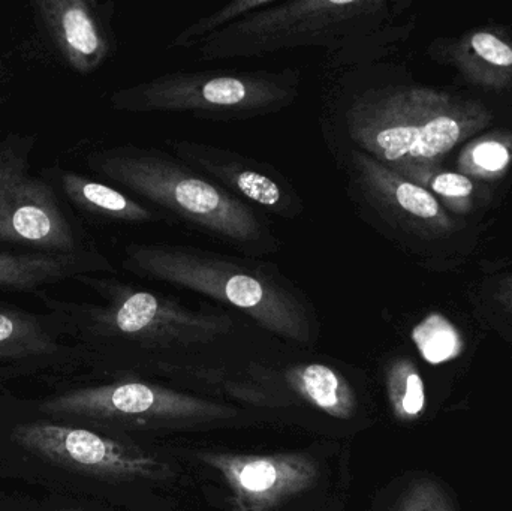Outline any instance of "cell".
Returning a JSON list of instances; mask_svg holds the SVG:
<instances>
[{
    "label": "cell",
    "instance_id": "1",
    "mask_svg": "<svg viewBox=\"0 0 512 511\" xmlns=\"http://www.w3.org/2000/svg\"><path fill=\"white\" fill-rule=\"evenodd\" d=\"M336 66L319 111L325 147L366 153L418 185L499 123L483 99L415 83L375 60Z\"/></svg>",
    "mask_w": 512,
    "mask_h": 511
},
{
    "label": "cell",
    "instance_id": "2",
    "mask_svg": "<svg viewBox=\"0 0 512 511\" xmlns=\"http://www.w3.org/2000/svg\"><path fill=\"white\" fill-rule=\"evenodd\" d=\"M90 171L155 209L168 224L203 234L246 257L282 248L259 210L158 147L119 144L86 156Z\"/></svg>",
    "mask_w": 512,
    "mask_h": 511
},
{
    "label": "cell",
    "instance_id": "3",
    "mask_svg": "<svg viewBox=\"0 0 512 511\" xmlns=\"http://www.w3.org/2000/svg\"><path fill=\"white\" fill-rule=\"evenodd\" d=\"M122 267L137 278L230 306L286 341L309 345L315 338L309 299L270 261L177 243L134 242L123 248Z\"/></svg>",
    "mask_w": 512,
    "mask_h": 511
},
{
    "label": "cell",
    "instance_id": "4",
    "mask_svg": "<svg viewBox=\"0 0 512 511\" xmlns=\"http://www.w3.org/2000/svg\"><path fill=\"white\" fill-rule=\"evenodd\" d=\"M358 218L429 272L448 273L471 261L483 227L457 215L432 192L349 147H327Z\"/></svg>",
    "mask_w": 512,
    "mask_h": 511
},
{
    "label": "cell",
    "instance_id": "5",
    "mask_svg": "<svg viewBox=\"0 0 512 511\" xmlns=\"http://www.w3.org/2000/svg\"><path fill=\"white\" fill-rule=\"evenodd\" d=\"M402 3L390 0H288L256 11L210 36L197 48L200 62L249 59L295 48H325L334 65L366 62V54L405 38Z\"/></svg>",
    "mask_w": 512,
    "mask_h": 511
},
{
    "label": "cell",
    "instance_id": "6",
    "mask_svg": "<svg viewBox=\"0 0 512 511\" xmlns=\"http://www.w3.org/2000/svg\"><path fill=\"white\" fill-rule=\"evenodd\" d=\"M75 282L95 291L104 303L69 302L45 290L35 296L50 309L60 329L68 327L92 341L176 350L213 344L234 330L233 317L227 312L191 309L173 297L113 275L81 276Z\"/></svg>",
    "mask_w": 512,
    "mask_h": 511
},
{
    "label": "cell",
    "instance_id": "7",
    "mask_svg": "<svg viewBox=\"0 0 512 511\" xmlns=\"http://www.w3.org/2000/svg\"><path fill=\"white\" fill-rule=\"evenodd\" d=\"M300 87L295 69L174 71L116 90L110 105L122 113H180L236 122L286 110L297 101Z\"/></svg>",
    "mask_w": 512,
    "mask_h": 511
},
{
    "label": "cell",
    "instance_id": "8",
    "mask_svg": "<svg viewBox=\"0 0 512 511\" xmlns=\"http://www.w3.org/2000/svg\"><path fill=\"white\" fill-rule=\"evenodd\" d=\"M35 134L0 138V251L95 254V239L63 204L47 177L32 173Z\"/></svg>",
    "mask_w": 512,
    "mask_h": 511
},
{
    "label": "cell",
    "instance_id": "9",
    "mask_svg": "<svg viewBox=\"0 0 512 511\" xmlns=\"http://www.w3.org/2000/svg\"><path fill=\"white\" fill-rule=\"evenodd\" d=\"M45 416L87 420L120 428H183L237 416L236 408L146 383L83 387L39 405Z\"/></svg>",
    "mask_w": 512,
    "mask_h": 511
},
{
    "label": "cell",
    "instance_id": "10",
    "mask_svg": "<svg viewBox=\"0 0 512 511\" xmlns=\"http://www.w3.org/2000/svg\"><path fill=\"white\" fill-rule=\"evenodd\" d=\"M12 441L42 461L102 480H152L174 476L167 462L134 444L60 423L33 422L12 429Z\"/></svg>",
    "mask_w": 512,
    "mask_h": 511
},
{
    "label": "cell",
    "instance_id": "11",
    "mask_svg": "<svg viewBox=\"0 0 512 511\" xmlns=\"http://www.w3.org/2000/svg\"><path fill=\"white\" fill-rule=\"evenodd\" d=\"M167 143L180 161L255 209L285 221H297L306 212L300 192L273 165L215 144L186 138Z\"/></svg>",
    "mask_w": 512,
    "mask_h": 511
},
{
    "label": "cell",
    "instance_id": "12",
    "mask_svg": "<svg viewBox=\"0 0 512 511\" xmlns=\"http://www.w3.org/2000/svg\"><path fill=\"white\" fill-rule=\"evenodd\" d=\"M197 456L224 477L236 511H273L310 491L321 477L318 461L306 453L251 456L198 452Z\"/></svg>",
    "mask_w": 512,
    "mask_h": 511
},
{
    "label": "cell",
    "instance_id": "13",
    "mask_svg": "<svg viewBox=\"0 0 512 511\" xmlns=\"http://www.w3.org/2000/svg\"><path fill=\"white\" fill-rule=\"evenodd\" d=\"M30 8L51 50L78 75L95 74L114 53L113 2L35 0Z\"/></svg>",
    "mask_w": 512,
    "mask_h": 511
},
{
    "label": "cell",
    "instance_id": "14",
    "mask_svg": "<svg viewBox=\"0 0 512 511\" xmlns=\"http://www.w3.org/2000/svg\"><path fill=\"white\" fill-rule=\"evenodd\" d=\"M429 51L472 86L492 92L512 89V39L501 30L475 27L457 38L438 39Z\"/></svg>",
    "mask_w": 512,
    "mask_h": 511
},
{
    "label": "cell",
    "instance_id": "15",
    "mask_svg": "<svg viewBox=\"0 0 512 511\" xmlns=\"http://www.w3.org/2000/svg\"><path fill=\"white\" fill-rule=\"evenodd\" d=\"M114 273L116 267L102 251L74 255L0 251V293L36 294L81 276Z\"/></svg>",
    "mask_w": 512,
    "mask_h": 511
},
{
    "label": "cell",
    "instance_id": "16",
    "mask_svg": "<svg viewBox=\"0 0 512 511\" xmlns=\"http://www.w3.org/2000/svg\"><path fill=\"white\" fill-rule=\"evenodd\" d=\"M45 177L62 191L63 197L80 212L98 219L123 225H149L167 222L161 213L156 212L137 198L126 194L122 189L108 183L90 179L75 171H45Z\"/></svg>",
    "mask_w": 512,
    "mask_h": 511
},
{
    "label": "cell",
    "instance_id": "17",
    "mask_svg": "<svg viewBox=\"0 0 512 511\" xmlns=\"http://www.w3.org/2000/svg\"><path fill=\"white\" fill-rule=\"evenodd\" d=\"M59 330L51 314L42 317L17 306L0 305V362L56 356L62 351Z\"/></svg>",
    "mask_w": 512,
    "mask_h": 511
},
{
    "label": "cell",
    "instance_id": "18",
    "mask_svg": "<svg viewBox=\"0 0 512 511\" xmlns=\"http://www.w3.org/2000/svg\"><path fill=\"white\" fill-rule=\"evenodd\" d=\"M286 383L307 404L334 419L349 420L357 413L355 390L331 366L322 363L294 366L286 371Z\"/></svg>",
    "mask_w": 512,
    "mask_h": 511
},
{
    "label": "cell",
    "instance_id": "19",
    "mask_svg": "<svg viewBox=\"0 0 512 511\" xmlns=\"http://www.w3.org/2000/svg\"><path fill=\"white\" fill-rule=\"evenodd\" d=\"M460 153L459 173L481 183L501 180L512 164V132L492 131L469 141Z\"/></svg>",
    "mask_w": 512,
    "mask_h": 511
},
{
    "label": "cell",
    "instance_id": "20",
    "mask_svg": "<svg viewBox=\"0 0 512 511\" xmlns=\"http://www.w3.org/2000/svg\"><path fill=\"white\" fill-rule=\"evenodd\" d=\"M420 186L432 192L445 207L457 215L477 218L480 206L490 207L492 189L459 171L444 168L424 180Z\"/></svg>",
    "mask_w": 512,
    "mask_h": 511
},
{
    "label": "cell",
    "instance_id": "21",
    "mask_svg": "<svg viewBox=\"0 0 512 511\" xmlns=\"http://www.w3.org/2000/svg\"><path fill=\"white\" fill-rule=\"evenodd\" d=\"M277 0H233L225 3L221 8L204 17L198 18L194 23L189 24L185 29L180 30L173 39H171L168 48L170 50H191L198 48L210 36L216 35L221 30L227 29L231 24L256 11L268 8L274 5Z\"/></svg>",
    "mask_w": 512,
    "mask_h": 511
},
{
    "label": "cell",
    "instance_id": "22",
    "mask_svg": "<svg viewBox=\"0 0 512 511\" xmlns=\"http://www.w3.org/2000/svg\"><path fill=\"white\" fill-rule=\"evenodd\" d=\"M472 282L478 299L512 311V258L481 263Z\"/></svg>",
    "mask_w": 512,
    "mask_h": 511
},
{
    "label": "cell",
    "instance_id": "23",
    "mask_svg": "<svg viewBox=\"0 0 512 511\" xmlns=\"http://www.w3.org/2000/svg\"><path fill=\"white\" fill-rule=\"evenodd\" d=\"M388 389L394 408L400 416H417L423 410L426 401L423 381L420 375L409 369L408 365H397L391 369Z\"/></svg>",
    "mask_w": 512,
    "mask_h": 511
},
{
    "label": "cell",
    "instance_id": "24",
    "mask_svg": "<svg viewBox=\"0 0 512 511\" xmlns=\"http://www.w3.org/2000/svg\"><path fill=\"white\" fill-rule=\"evenodd\" d=\"M414 338L423 356L432 363L444 362L456 351V333L445 321H427L415 329Z\"/></svg>",
    "mask_w": 512,
    "mask_h": 511
},
{
    "label": "cell",
    "instance_id": "25",
    "mask_svg": "<svg viewBox=\"0 0 512 511\" xmlns=\"http://www.w3.org/2000/svg\"><path fill=\"white\" fill-rule=\"evenodd\" d=\"M6 71L5 68H3L2 60H0V83L3 81V77H5Z\"/></svg>",
    "mask_w": 512,
    "mask_h": 511
},
{
    "label": "cell",
    "instance_id": "26",
    "mask_svg": "<svg viewBox=\"0 0 512 511\" xmlns=\"http://www.w3.org/2000/svg\"><path fill=\"white\" fill-rule=\"evenodd\" d=\"M56 511H71V510H56Z\"/></svg>",
    "mask_w": 512,
    "mask_h": 511
}]
</instances>
